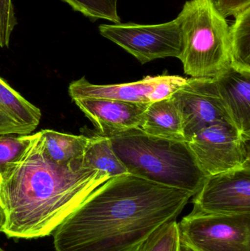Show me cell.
Masks as SVG:
<instances>
[{
	"instance_id": "14",
	"label": "cell",
	"mask_w": 250,
	"mask_h": 251,
	"mask_svg": "<svg viewBox=\"0 0 250 251\" xmlns=\"http://www.w3.org/2000/svg\"><path fill=\"white\" fill-rule=\"evenodd\" d=\"M140 129L154 137L186 141L180 110L172 97L149 103L144 113Z\"/></svg>"
},
{
	"instance_id": "16",
	"label": "cell",
	"mask_w": 250,
	"mask_h": 251,
	"mask_svg": "<svg viewBox=\"0 0 250 251\" xmlns=\"http://www.w3.org/2000/svg\"><path fill=\"white\" fill-rule=\"evenodd\" d=\"M45 151L48 157L60 165L80 159L89 143L87 135L64 134L51 129L41 130Z\"/></svg>"
},
{
	"instance_id": "9",
	"label": "cell",
	"mask_w": 250,
	"mask_h": 251,
	"mask_svg": "<svg viewBox=\"0 0 250 251\" xmlns=\"http://www.w3.org/2000/svg\"><path fill=\"white\" fill-rule=\"evenodd\" d=\"M193 210L214 215L250 214V164L208 176L194 196Z\"/></svg>"
},
{
	"instance_id": "6",
	"label": "cell",
	"mask_w": 250,
	"mask_h": 251,
	"mask_svg": "<svg viewBox=\"0 0 250 251\" xmlns=\"http://www.w3.org/2000/svg\"><path fill=\"white\" fill-rule=\"evenodd\" d=\"M100 34L133 55L142 64L182 53V36L179 19L157 25L128 22L103 24Z\"/></svg>"
},
{
	"instance_id": "21",
	"label": "cell",
	"mask_w": 250,
	"mask_h": 251,
	"mask_svg": "<svg viewBox=\"0 0 250 251\" xmlns=\"http://www.w3.org/2000/svg\"><path fill=\"white\" fill-rule=\"evenodd\" d=\"M13 0H0V47L8 48L10 37L17 25Z\"/></svg>"
},
{
	"instance_id": "1",
	"label": "cell",
	"mask_w": 250,
	"mask_h": 251,
	"mask_svg": "<svg viewBox=\"0 0 250 251\" xmlns=\"http://www.w3.org/2000/svg\"><path fill=\"white\" fill-rule=\"evenodd\" d=\"M192 195L127 174L95 189L53 232L56 251H141Z\"/></svg>"
},
{
	"instance_id": "23",
	"label": "cell",
	"mask_w": 250,
	"mask_h": 251,
	"mask_svg": "<svg viewBox=\"0 0 250 251\" xmlns=\"http://www.w3.org/2000/svg\"><path fill=\"white\" fill-rule=\"evenodd\" d=\"M4 220H5V218H4V212L0 206V231H1V228L4 225Z\"/></svg>"
},
{
	"instance_id": "22",
	"label": "cell",
	"mask_w": 250,
	"mask_h": 251,
	"mask_svg": "<svg viewBox=\"0 0 250 251\" xmlns=\"http://www.w3.org/2000/svg\"><path fill=\"white\" fill-rule=\"evenodd\" d=\"M215 2L217 9L226 19L250 7V0H217Z\"/></svg>"
},
{
	"instance_id": "3",
	"label": "cell",
	"mask_w": 250,
	"mask_h": 251,
	"mask_svg": "<svg viewBox=\"0 0 250 251\" xmlns=\"http://www.w3.org/2000/svg\"><path fill=\"white\" fill-rule=\"evenodd\" d=\"M128 174L195 196L208 176L186 141L148 135L135 128L110 137Z\"/></svg>"
},
{
	"instance_id": "2",
	"label": "cell",
	"mask_w": 250,
	"mask_h": 251,
	"mask_svg": "<svg viewBox=\"0 0 250 251\" xmlns=\"http://www.w3.org/2000/svg\"><path fill=\"white\" fill-rule=\"evenodd\" d=\"M110 178L84 167L81 158L56 163L45 151L41 131L32 134L22 158L0 174V206L5 218L0 232L25 240L51 235Z\"/></svg>"
},
{
	"instance_id": "24",
	"label": "cell",
	"mask_w": 250,
	"mask_h": 251,
	"mask_svg": "<svg viewBox=\"0 0 250 251\" xmlns=\"http://www.w3.org/2000/svg\"><path fill=\"white\" fill-rule=\"evenodd\" d=\"M0 251H5L4 250V249H1V247H0Z\"/></svg>"
},
{
	"instance_id": "5",
	"label": "cell",
	"mask_w": 250,
	"mask_h": 251,
	"mask_svg": "<svg viewBox=\"0 0 250 251\" xmlns=\"http://www.w3.org/2000/svg\"><path fill=\"white\" fill-rule=\"evenodd\" d=\"M178 226L184 251H250V214L214 215L192 210Z\"/></svg>"
},
{
	"instance_id": "18",
	"label": "cell",
	"mask_w": 250,
	"mask_h": 251,
	"mask_svg": "<svg viewBox=\"0 0 250 251\" xmlns=\"http://www.w3.org/2000/svg\"><path fill=\"white\" fill-rule=\"evenodd\" d=\"M74 11L79 12L92 22L98 19L110 21L114 24L121 22L117 13L118 0H61Z\"/></svg>"
},
{
	"instance_id": "19",
	"label": "cell",
	"mask_w": 250,
	"mask_h": 251,
	"mask_svg": "<svg viewBox=\"0 0 250 251\" xmlns=\"http://www.w3.org/2000/svg\"><path fill=\"white\" fill-rule=\"evenodd\" d=\"M0 135V174L7 167L19 161L29 147L32 135Z\"/></svg>"
},
{
	"instance_id": "13",
	"label": "cell",
	"mask_w": 250,
	"mask_h": 251,
	"mask_svg": "<svg viewBox=\"0 0 250 251\" xmlns=\"http://www.w3.org/2000/svg\"><path fill=\"white\" fill-rule=\"evenodd\" d=\"M39 108L31 104L0 77V135H28L41 122Z\"/></svg>"
},
{
	"instance_id": "4",
	"label": "cell",
	"mask_w": 250,
	"mask_h": 251,
	"mask_svg": "<svg viewBox=\"0 0 250 251\" xmlns=\"http://www.w3.org/2000/svg\"><path fill=\"white\" fill-rule=\"evenodd\" d=\"M181 24L179 59L192 78H214L230 66V26L214 0H188L177 16Z\"/></svg>"
},
{
	"instance_id": "8",
	"label": "cell",
	"mask_w": 250,
	"mask_h": 251,
	"mask_svg": "<svg viewBox=\"0 0 250 251\" xmlns=\"http://www.w3.org/2000/svg\"><path fill=\"white\" fill-rule=\"evenodd\" d=\"M172 97L180 110L186 142L210 126L218 123L234 126L214 79L191 77Z\"/></svg>"
},
{
	"instance_id": "12",
	"label": "cell",
	"mask_w": 250,
	"mask_h": 251,
	"mask_svg": "<svg viewBox=\"0 0 250 251\" xmlns=\"http://www.w3.org/2000/svg\"><path fill=\"white\" fill-rule=\"evenodd\" d=\"M214 79L233 125L245 140H250V73L230 67Z\"/></svg>"
},
{
	"instance_id": "15",
	"label": "cell",
	"mask_w": 250,
	"mask_h": 251,
	"mask_svg": "<svg viewBox=\"0 0 250 251\" xmlns=\"http://www.w3.org/2000/svg\"><path fill=\"white\" fill-rule=\"evenodd\" d=\"M89 137V143L81 157L84 167L98 170L110 178L128 174L127 170L114 153L110 137L97 133Z\"/></svg>"
},
{
	"instance_id": "11",
	"label": "cell",
	"mask_w": 250,
	"mask_h": 251,
	"mask_svg": "<svg viewBox=\"0 0 250 251\" xmlns=\"http://www.w3.org/2000/svg\"><path fill=\"white\" fill-rule=\"evenodd\" d=\"M159 76H145L130 83L95 85L85 77L73 81L69 85L72 100L79 98L105 99L130 102L151 103L155 101V88L161 79Z\"/></svg>"
},
{
	"instance_id": "7",
	"label": "cell",
	"mask_w": 250,
	"mask_h": 251,
	"mask_svg": "<svg viewBox=\"0 0 250 251\" xmlns=\"http://www.w3.org/2000/svg\"><path fill=\"white\" fill-rule=\"evenodd\" d=\"M250 141L233 125L218 123L201 130L187 143L201 169L208 176L250 164Z\"/></svg>"
},
{
	"instance_id": "10",
	"label": "cell",
	"mask_w": 250,
	"mask_h": 251,
	"mask_svg": "<svg viewBox=\"0 0 250 251\" xmlns=\"http://www.w3.org/2000/svg\"><path fill=\"white\" fill-rule=\"evenodd\" d=\"M73 101L95 126L97 134L108 137L140 128L149 104L105 99L79 98Z\"/></svg>"
},
{
	"instance_id": "20",
	"label": "cell",
	"mask_w": 250,
	"mask_h": 251,
	"mask_svg": "<svg viewBox=\"0 0 250 251\" xmlns=\"http://www.w3.org/2000/svg\"><path fill=\"white\" fill-rule=\"evenodd\" d=\"M141 251H184L181 244L177 221H172L163 226Z\"/></svg>"
},
{
	"instance_id": "17",
	"label": "cell",
	"mask_w": 250,
	"mask_h": 251,
	"mask_svg": "<svg viewBox=\"0 0 250 251\" xmlns=\"http://www.w3.org/2000/svg\"><path fill=\"white\" fill-rule=\"evenodd\" d=\"M230 26V66L250 73V7L234 16Z\"/></svg>"
}]
</instances>
